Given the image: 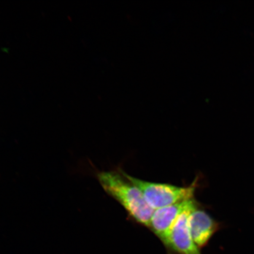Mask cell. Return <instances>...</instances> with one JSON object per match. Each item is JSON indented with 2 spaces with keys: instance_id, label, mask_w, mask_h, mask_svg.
<instances>
[{
  "instance_id": "cell-1",
  "label": "cell",
  "mask_w": 254,
  "mask_h": 254,
  "mask_svg": "<svg viewBox=\"0 0 254 254\" xmlns=\"http://www.w3.org/2000/svg\"><path fill=\"white\" fill-rule=\"evenodd\" d=\"M98 180L105 191L118 201L133 220L148 228L154 210L134 184L119 170L100 173Z\"/></svg>"
},
{
  "instance_id": "cell-2",
  "label": "cell",
  "mask_w": 254,
  "mask_h": 254,
  "mask_svg": "<svg viewBox=\"0 0 254 254\" xmlns=\"http://www.w3.org/2000/svg\"><path fill=\"white\" fill-rule=\"evenodd\" d=\"M118 170L140 190L145 201L154 210L194 198L197 179L188 187H179L147 182L129 176L120 168Z\"/></svg>"
},
{
  "instance_id": "cell-3",
  "label": "cell",
  "mask_w": 254,
  "mask_h": 254,
  "mask_svg": "<svg viewBox=\"0 0 254 254\" xmlns=\"http://www.w3.org/2000/svg\"><path fill=\"white\" fill-rule=\"evenodd\" d=\"M198 206L195 201L184 210L174 225L169 237L164 244L174 254H201L190 233L189 217L190 212Z\"/></svg>"
},
{
  "instance_id": "cell-4",
  "label": "cell",
  "mask_w": 254,
  "mask_h": 254,
  "mask_svg": "<svg viewBox=\"0 0 254 254\" xmlns=\"http://www.w3.org/2000/svg\"><path fill=\"white\" fill-rule=\"evenodd\" d=\"M195 201V199L193 198L155 209L148 228L164 244L169 237L175 222L179 216Z\"/></svg>"
},
{
  "instance_id": "cell-5",
  "label": "cell",
  "mask_w": 254,
  "mask_h": 254,
  "mask_svg": "<svg viewBox=\"0 0 254 254\" xmlns=\"http://www.w3.org/2000/svg\"><path fill=\"white\" fill-rule=\"evenodd\" d=\"M189 225L193 240L199 249L207 245L218 228L217 221L198 206L190 212Z\"/></svg>"
}]
</instances>
